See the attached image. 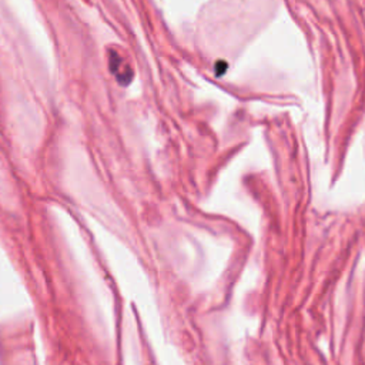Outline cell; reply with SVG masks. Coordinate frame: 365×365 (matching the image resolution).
<instances>
[{
    "label": "cell",
    "mask_w": 365,
    "mask_h": 365,
    "mask_svg": "<svg viewBox=\"0 0 365 365\" xmlns=\"http://www.w3.org/2000/svg\"><path fill=\"white\" fill-rule=\"evenodd\" d=\"M124 60L114 51L111 53L110 56V67H111V71L113 74L115 76V78L118 81H128L130 80V67H125L124 68Z\"/></svg>",
    "instance_id": "6da1fadb"
}]
</instances>
